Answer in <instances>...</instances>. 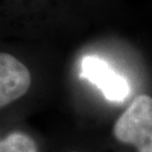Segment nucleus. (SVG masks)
Returning <instances> with one entry per match:
<instances>
[{
  "label": "nucleus",
  "instance_id": "7ed1b4c3",
  "mask_svg": "<svg viewBox=\"0 0 152 152\" xmlns=\"http://www.w3.org/2000/svg\"><path fill=\"white\" fill-rule=\"evenodd\" d=\"M32 83L27 66L8 53H0V108L23 97Z\"/></svg>",
  "mask_w": 152,
  "mask_h": 152
},
{
  "label": "nucleus",
  "instance_id": "f03ea898",
  "mask_svg": "<svg viewBox=\"0 0 152 152\" xmlns=\"http://www.w3.org/2000/svg\"><path fill=\"white\" fill-rule=\"evenodd\" d=\"M80 76L96 85L110 102L124 100L130 92V86L124 77L112 70L105 61L97 56L83 58Z\"/></svg>",
  "mask_w": 152,
  "mask_h": 152
},
{
  "label": "nucleus",
  "instance_id": "20e7f679",
  "mask_svg": "<svg viewBox=\"0 0 152 152\" xmlns=\"http://www.w3.org/2000/svg\"><path fill=\"white\" fill-rule=\"evenodd\" d=\"M1 152H38L37 145L31 136L22 132H12L0 142Z\"/></svg>",
  "mask_w": 152,
  "mask_h": 152
},
{
  "label": "nucleus",
  "instance_id": "f257e3e1",
  "mask_svg": "<svg viewBox=\"0 0 152 152\" xmlns=\"http://www.w3.org/2000/svg\"><path fill=\"white\" fill-rule=\"evenodd\" d=\"M113 134L121 143L135 148L136 152H152V97L140 95L133 99L115 122Z\"/></svg>",
  "mask_w": 152,
  "mask_h": 152
}]
</instances>
